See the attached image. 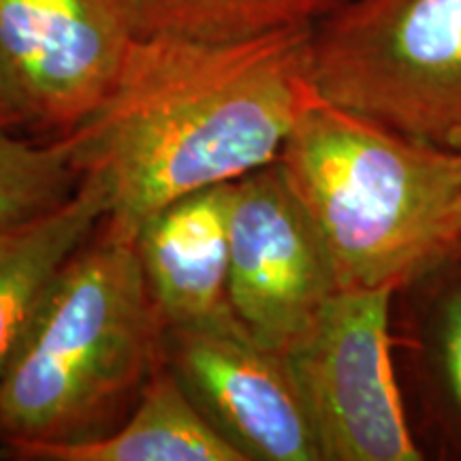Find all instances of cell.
<instances>
[{
  "label": "cell",
  "mask_w": 461,
  "mask_h": 461,
  "mask_svg": "<svg viewBox=\"0 0 461 461\" xmlns=\"http://www.w3.org/2000/svg\"><path fill=\"white\" fill-rule=\"evenodd\" d=\"M7 455L32 461H246L190 400L167 363L152 374L131 412L107 434L17 447Z\"/></svg>",
  "instance_id": "obj_10"
},
{
  "label": "cell",
  "mask_w": 461,
  "mask_h": 461,
  "mask_svg": "<svg viewBox=\"0 0 461 461\" xmlns=\"http://www.w3.org/2000/svg\"><path fill=\"white\" fill-rule=\"evenodd\" d=\"M348 0H126L137 37L235 43L314 28Z\"/></svg>",
  "instance_id": "obj_12"
},
{
  "label": "cell",
  "mask_w": 461,
  "mask_h": 461,
  "mask_svg": "<svg viewBox=\"0 0 461 461\" xmlns=\"http://www.w3.org/2000/svg\"><path fill=\"white\" fill-rule=\"evenodd\" d=\"M0 126H7L14 131H24V120H22L20 107H17L15 95L5 73L3 62H0Z\"/></svg>",
  "instance_id": "obj_15"
},
{
  "label": "cell",
  "mask_w": 461,
  "mask_h": 461,
  "mask_svg": "<svg viewBox=\"0 0 461 461\" xmlns=\"http://www.w3.org/2000/svg\"><path fill=\"white\" fill-rule=\"evenodd\" d=\"M79 184L71 135L34 141L0 126V233L54 212Z\"/></svg>",
  "instance_id": "obj_13"
},
{
  "label": "cell",
  "mask_w": 461,
  "mask_h": 461,
  "mask_svg": "<svg viewBox=\"0 0 461 461\" xmlns=\"http://www.w3.org/2000/svg\"><path fill=\"white\" fill-rule=\"evenodd\" d=\"M391 288H344L291 355L322 461H419L391 361Z\"/></svg>",
  "instance_id": "obj_5"
},
{
  "label": "cell",
  "mask_w": 461,
  "mask_h": 461,
  "mask_svg": "<svg viewBox=\"0 0 461 461\" xmlns=\"http://www.w3.org/2000/svg\"><path fill=\"white\" fill-rule=\"evenodd\" d=\"M165 363L246 461H322L291 357L235 314L165 333Z\"/></svg>",
  "instance_id": "obj_8"
},
{
  "label": "cell",
  "mask_w": 461,
  "mask_h": 461,
  "mask_svg": "<svg viewBox=\"0 0 461 461\" xmlns=\"http://www.w3.org/2000/svg\"><path fill=\"white\" fill-rule=\"evenodd\" d=\"M276 163L319 230L339 291H397L457 258L461 149L414 141L319 95Z\"/></svg>",
  "instance_id": "obj_2"
},
{
  "label": "cell",
  "mask_w": 461,
  "mask_h": 461,
  "mask_svg": "<svg viewBox=\"0 0 461 461\" xmlns=\"http://www.w3.org/2000/svg\"><path fill=\"white\" fill-rule=\"evenodd\" d=\"M135 240L105 222L50 286L0 380V451L107 434L165 361Z\"/></svg>",
  "instance_id": "obj_3"
},
{
  "label": "cell",
  "mask_w": 461,
  "mask_h": 461,
  "mask_svg": "<svg viewBox=\"0 0 461 461\" xmlns=\"http://www.w3.org/2000/svg\"><path fill=\"white\" fill-rule=\"evenodd\" d=\"M105 184L84 176L73 197L37 221L0 233V380L50 286L105 222Z\"/></svg>",
  "instance_id": "obj_11"
},
{
  "label": "cell",
  "mask_w": 461,
  "mask_h": 461,
  "mask_svg": "<svg viewBox=\"0 0 461 461\" xmlns=\"http://www.w3.org/2000/svg\"><path fill=\"white\" fill-rule=\"evenodd\" d=\"M310 62L331 105L461 149V0H348L314 26Z\"/></svg>",
  "instance_id": "obj_4"
},
{
  "label": "cell",
  "mask_w": 461,
  "mask_h": 461,
  "mask_svg": "<svg viewBox=\"0 0 461 461\" xmlns=\"http://www.w3.org/2000/svg\"><path fill=\"white\" fill-rule=\"evenodd\" d=\"M457 257H461V240H459V255Z\"/></svg>",
  "instance_id": "obj_16"
},
{
  "label": "cell",
  "mask_w": 461,
  "mask_h": 461,
  "mask_svg": "<svg viewBox=\"0 0 461 461\" xmlns=\"http://www.w3.org/2000/svg\"><path fill=\"white\" fill-rule=\"evenodd\" d=\"M338 291L327 248L278 163L233 182L229 303L252 338L291 357Z\"/></svg>",
  "instance_id": "obj_6"
},
{
  "label": "cell",
  "mask_w": 461,
  "mask_h": 461,
  "mask_svg": "<svg viewBox=\"0 0 461 461\" xmlns=\"http://www.w3.org/2000/svg\"><path fill=\"white\" fill-rule=\"evenodd\" d=\"M442 346H445L448 383H451L453 395L461 408V291L447 305Z\"/></svg>",
  "instance_id": "obj_14"
},
{
  "label": "cell",
  "mask_w": 461,
  "mask_h": 461,
  "mask_svg": "<svg viewBox=\"0 0 461 461\" xmlns=\"http://www.w3.org/2000/svg\"><path fill=\"white\" fill-rule=\"evenodd\" d=\"M312 31L235 43L137 37L105 103L71 132L82 177L107 188V227L135 240L173 201L272 165L319 96Z\"/></svg>",
  "instance_id": "obj_1"
},
{
  "label": "cell",
  "mask_w": 461,
  "mask_h": 461,
  "mask_svg": "<svg viewBox=\"0 0 461 461\" xmlns=\"http://www.w3.org/2000/svg\"><path fill=\"white\" fill-rule=\"evenodd\" d=\"M135 39L126 0H0V62L24 131L65 137L88 122Z\"/></svg>",
  "instance_id": "obj_7"
},
{
  "label": "cell",
  "mask_w": 461,
  "mask_h": 461,
  "mask_svg": "<svg viewBox=\"0 0 461 461\" xmlns=\"http://www.w3.org/2000/svg\"><path fill=\"white\" fill-rule=\"evenodd\" d=\"M233 182L173 201L135 238L149 295L167 330L233 314L229 303V224Z\"/></svg>",
  "instance_id": "obj_9"
}]
</instances>
